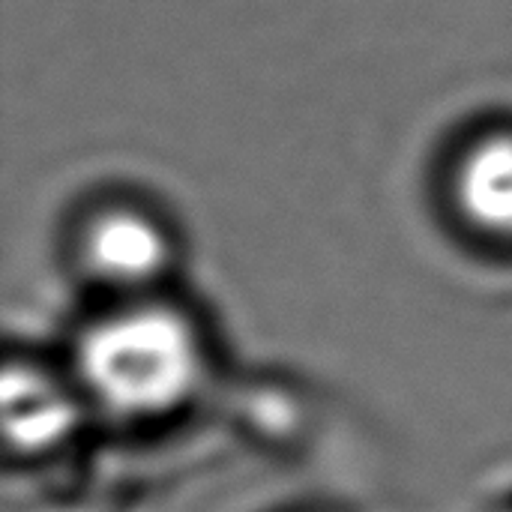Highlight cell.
Returning a JSON list of instances; mask_svg holds the SVG:
<instances>
[{
  "mask_svg": "<svg viewBox=\"0 0 512 512\" xmlns=\"http://www.w3.org/2000/svg\"><path fill=\"white\" fill-rule=\"evenodd\" d=\"M78 375L108 411L153 417L189 399L201 378V345L174 309H123L81 336Z\"/></svg>",
  "mask_w": 512,
  "mask_h": 512,
  "instance_id": "1",
  "label": "cell"
},
{
  "mask_svg": "<svg viewBox=\"0 0 512 512\" xmlns=\"http://www.w3.org/2000/svg\"><path fill=\"white\" fill-rule=\"evenodd\" d=\"M81 255L96 279L135 288L153 282L168 267V237L144 213L111 210L87 225Z\"/></svg>",
  "mask_w": 512,
  "mask_h": 512,
  "instance_id": "2",
  "label": "cell"
},
{
  "mask_svg": "<svg viewBox=\"0 0 512 512\" xmlns=\"http://www.w3.org/2000/svg\"><path fill=\"white\" fill-rule=\"evenodd\" d=\"M75 426V402L45 372L33 366H6L3 375V432L18 450H45Z\"/></svg>",
  "mask_w": 512,
  "mask_h": 512,
  "instance_id": "3",
  "label": "cell"
},
{
  "mask_svg": "<svg viewBox=\"0 0 512 512\" xmlns=\"http://www.w3.org/2000/svg\"><path fill=\"white\" fill-rule=\"evenodd\" d=\"M456 201L474 228L512 240V135L486 138L462 159Z\"/></svg>",
  "mask_w": 512,
  "mask_h": 512,
  "instance_id": "4",
  "label": "cell"
}]
</instances>
